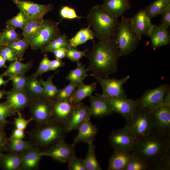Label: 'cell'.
<instances>
[{
  "label": "cell",
  "instance_id": "10",
  "mask_svg": "<svg viewBox=\"0 0 170 170\" xmlns=\"http://www.w3.org/2000/svg\"><path fill=\"white\" fill-rule=\"evenodd\" d=\"M170 85L163 83L153 89H148L143 95L135 100L138 108H142L152 111L162 105L165 96Z\"/></svg>",
  "mask_w": 170,
  "mask_h": 170
},
{
  "label": "cell",
  "instance_id": "35",
  "mask_svg": "<svg viewBox=\"0 0 170 170\" xmlns=\"http://www.w3.org/2000/svg\"><path fill=\"white\" fill-rule=\"evenodd\" d=\"M6 150L9 152L22 153L34 144L22 139H9Z\"/></svg>",
  "mask_w": 170,
  "mask_h": 170
},
{
  "label": "cell",
  "instance_id": "58",
  "mask_svg": "<svg viewBox=\"0 0 170 170\" xmlns=\"http://www.w3.org/2000/svg\"><path fill=\"white\" fill-rule=\"evenodd\" d=\"M4 76L2 74H0V88L2 85L6 86L11 80L10 77H9V78L6 80H4L3 79Z\"/></svg>",
  "mask_w": 170,
  "mask_h": 170
},
{
  "label": "cell",
  "instance_id": "39",
  "mask_svg": "<svg viewBox=\"0 0 170 170\" xmlns=\"http://www.w3.org/2000/svg\"><path fill=\"white\" fill-rule=\"evenodd\" d=\"M149 166L147 162L133 152L125 170H146Z\"/></svg>",
  "mask_w": 170,
  "mask_h": 170
},
{
  "label": "cell",
  "instance_id": "40",
  "mask_svg": "<svg viewBox=\"0 0 170 170\" xmlns=\"http://www.w3.org/2000/svg\"><path fill=\"white\" fill-rule=\"evenodd\" d=\"M29 19L24 12L20 11L16 15L8 20L6 24L7 25L15 29L18 28L23 30L26 26Z\"/></svg>",
  "mask_w": 170,
  "mask_h": 170
},
{
  "label": "cell",
  "instance_id": "6",
  "mask_svg": "<svg viewBox=\"0 0 170 170\" xmlns=\"http://www.w3.org/2000/svg\"><path fill=\"white\" fill-rule=\"evenodd\" d=\"M66 133L64 126L52 120L33 131L30 137L34 145L47 147L64 139Z\"/></svg>",
  "mask_w": 170,
  "mask_h": 170
},
{
  "label": "cell",
  "instance_id": "38",
  "mask_svg": "<svg viewBox=\"0 0 170 170\" xmlns=\"http://www.w3.org/2000/svg\"><path fill=\"white\" fill-rule=\"evenodd\" d=\"M30 45L29 39L23 38L13 42L5 43V46L12 49L17 52L20 61L23 59V57L26 51Z\"/></svg>",
  "mask_w": 170,
  "mask_h": 170
},
{
  "label": "cell",
  "instance_id": "60",
  "mask_svg": "<svg viewBox=\"0 0 170 170\" xmlns=\"http://www.w3.org/2000/svg\"><path fill=\"white\" fill-rule=\"evenodd\" d=\"M5 43L4 41L1 33L0 32V47L1 46H5Z\"/></svg>",
  "mask_w": 170,
  "mask_h": 170
},
{
  "label": "cell",
  "instance_id": "4",
  "mask_svg": "<svg viewBox=\"0 0 170 170\" xmlns=\"http://www.w3.org/2000/svg\"><path fill=\"white\" fill-rule=\"evenodd\" d=\"M125 127L131 132L137 140L157 132L151 111L144 108H138L133 115L126 119Z\"/></svg>",
  "mask_w": 170,
  "mask_h": 170
},
{
  "label": "cell",
  "instance_id": "54",
  "mask_svg": "<svg viewBox=\"0 0 170 170\" xmlns=\"http://www.w3.org/2000/svg\"><path fill=\"white\" fill-rule=\"evenodd\" d=\"M67 48H59L54 51L52 53L56 59L62 60L66 57Z\"/></svg>",
  "mask_w": 170,
  "mask_h": 170
},
{
  "label": "cell",
  "instance_id": "59",
  "mask_svg": "<svg viewBox=\"0 0 170 170\" xmlns=\"http://www.w3.org/2000/svg\"><path fill=\"white\" fill-rule=\"evenodd\" d=\"M6 61L3 57L0 54V68H7V66L6 65Z\"/></svg>",
  "mask_w": 170,
  "mask_h": 170
},
{
  "label": "cell",
  "instance_id": "41",
  "mask_svg": "<svg viewBox=\"0 0 170 170\" xmlns=\"http://www.w3.org/2000/svg\"><path fill=\"white\" fill-rule=\"evenodd\" d=\"M79 83L70 81L67 86L62 89H59L55 98L56 101L68 100L77 88Z\"/></svg>",
  "mask_w": 170,
  "mask_h": 170
},
{
  "label": "cell",
  "instance_id": "56",
  "mask_svg": "<svg viewBox=\"0 0 170 170\" xmlns=\"http://www.w3.org/2000/svg\"><path fill=\"white\" fill-rule=\"evenodd\" d=\"M8 140L5 133L0 129V145L6 148L8 143Z\"/></svg>",
  "mask_w": 170,
  "mask_h": 170
},
{
  "label": "cell",
  "instance_id": "19",
  "mask_svg": "<svg viewBox=\"0 0 170 170\" xmlns=\"http://www.w3.org/2000/svg\"><path fill=\"white\" fill-rule=\"evenodd\" d=\"M146 14L144 9H141L130 19L132 26L135 31L142 36H150L153 25Z\"/></svg>",
  "mask_w": 170,
  "mask_h": 170
},
{
  "label": "cell",
  "instance_id": "9",
  "mask_svg": "<svg viewBox=\"0 0 170 170\" xmlns=\"http://www.w3.org/2000/svg\"><path fill=\"white\" fill-rule=\"evenodd\" d=\"M109 139L110 145L114 150L129 152L134 150L137 139L126 127L112 131Z\"/></svg>",
  "mask_w": 170,
  "mask_h": 170
},
{
  "label": "cell",
  "instance_id": "50",
  "mask_svg": "<svg viewBox=\"0 0 170 170\" xmlns=\"http://www.w3.org/2000/svg\"><path fill=\"white\" fill-rule=\"evenodd\" d=\"M67 163L69 170H87L83 158H77L75 156Z\"/></svg>",
  "mask_w": 170,
  "mask_h": 170
},
{
  "label": "cell",
  "instance_id": "53",
  "mask_svg": "<svg viewBox=\"0 0 170 170\" xmlns=\"http://www.w3.org/2000/svg\"><path fill=\"white\" fill-rule=\"evenodd\" d=\"M65 63L62 60L56 59L50 61L48 71L56 70L58 69L64 67Z\"/></svg>",
  "mask_w": 170,
  "mask_h": 170
},
{
  "label": "cell",
  "instance_id": "36",
  "mask_svg": "<svg viewBox=\"0 0 170 170\" xmlns=\"http://www.w3.org/2000/svg\"><path fill=\"white\" fill-rule=\"evenodd\" d=\"M88 145L87 155L84 159L87 170H102L95 155V146L93 143Z\"/></svg>",
  "mask_w": 170,
  "mask_h": 170
},
{
  "label": "cell",
  "instance_id": "12",
  "mask_svg": "<svg viewBox=\"0 0 170 170\" xmlns=\"http://www.w3.org/2000/svg\"><path fill=\"white\" fill-rule=\"evenodd\" d=\"M75 145L69 144L65 139L62 140L52 145L44 151H41L42 156H46L60 163H68L75 156Z\"/></svg>",
  "mask_w": 170,
  "mask_h": 170
},
{
  "label": "cell",
  "instance_id": "47",
  "mask_svg": "<svg viewBox=\"0 0 170 170\" xmlns=\"http://www.w3.org/2000/svg\"><path fill=\"white\" fill-rule=\"evenodd\" d=\"M14 113L7 104L5 102L0 103V123L4 125L7 122V118L12 116Z\"/></svg>",
  "mask_w": 170,
  "mask_h": 170
},
{
  "label": "cell",
  "instance_id": "8",
  "mask_svg": "<svg viewBox=\"0 0 170 170\" xmlns=\"http://www.w3.org/2000/svg\"><path fill=\"white\" fill-rule=\"evenodd\" d=\"M54 100L47 96L32 100L29 106L30 112L38 127L52 120L51 111Z\"/></svg>",
  "mask_w": 170,
  "mask_h": 170
},
{
  "label": "cell",
  "instance_id": "2",
  "mask_svg": "<svg viewBox=\"0 0 170 170\" xmlns=\"http://www.w3.org/2000/svg\"><path fill=\"white\" fill-rule=\"evenodd\" d=\"M170 149V136L157 132L136 140L133 152L147 162L149 165L162 158Z\"/></svg>",
  "mask_w": 170,
  "mask_h": 170
},
{
  "label": "cell",
  "instance_id": "61",
  "mask_svg": "<svg viewBox=\"0 0 170 170\" xmlns=\"http://www.w3.org/2000/svg\"><path fill=\"white\" fill-rule=\"evenodd\" d=\"M7 92L4 90L1 91L0 90V99L3 98V96L6 95Z\"/></svg>",
  "mask_w": 170,
  "mask_h": 170
},
{
  "label": "cell",
  "instance_id": "43",
  "mask_svg": "<svg viewBox=\"0 0 170 170\" xmlns=\"http://www.w3.org/2000/svg\"><path fill=\"white\" fill-rule=\"evenodd\" d=\"M170 150L168 151L162 158L149 165L148 170H170Z\"/></svg>",
  "mask_w": 170,
  "mask_h": 170
},
{
  "label": "cell",
  "instance_id": "51",
  "mask_svg": "<svg viewBox=\"0 0 170 170\" xmlns=\"http://www.w3.org/2000/svg\"><path fill=\"white\" fill-rule=\"evenodd\" d=\"M19 113H18V117L14 118V123L16 128L24 130L33 119L32 117L29 119H26L22 117Z\"/></svg>",
  "mask_w": 170,
  "mask_h": 170
},
{
  "label": "cell",
  "instance_id": "57",
  "mask_svg": "<svg viewBox=\"0 0 170 170\" xmlns=\"http://www.w3.org/2000/svg\"><path fill=\"white\" fill-rule=\"evenodd\" d=\"M163 105L170 107V87L166 93Z\"/></svg>",
  "mask_w": 170,
  "mask_h": 170
},
{
  "label": "cell",
  "instance_id": "15",
  "mask_svg": "<svg viewBox=\"0 0 170 170\" xmlns=\"http://www.w3.org/2000/svg\"><path fill=\"white\" fill-rule=\"evenodd\" d=\"M6 96L5 102L15 113L29 107L33 100L25 91L14 88L7 92Z\"/></svg>",
  "mask_w": 170,
  "mask_h": 170
},
{
  "label": "cell",
  "instance_id": "30",
  "mask_svg": "<svg viewBox=\"0 0 170 170\" xmlns=\"http://www.w3.org/2000/svg\"><path fill=\"white\" fill-rule=\"evenodd\" d=\"M44 20L43 18L29 19L23 30V37L30 39L37 36L42 29Z\"/></svg>",
  "mask_w": 170,
  "mask_h": 170
},
{
  "label": "cell",
  "instance_id": "13",
  "mask_svg": "<svg viewBox=\"0 0 170 170\" xmlns=\"http://www.w3.org/2000/svg\"><path fill=\"white\" fill-rule=\"evenodd\" d=\"M89 97L90 117L102 118L114 113L110 100L107 97L96 94Z\"/></svg>",
  "mask_w": 170,
  "mask_h": 170
},
{
  "label": "cell",
  "instance_id": "46",
  "mask_svg": "<svg viewBox=\"0 0 170 170\" xmlns=\"http://www.w3.org/2000/svg\"><path fill=\"white\" fill-rule=\"evenodd\" d=\"M59 15L62 19L71 20L84 17L78 16L74 8L66 5L61 7L59 11Z\"/></svg>",
  "mask_w": 170,
  "mask_h": 170
},
{
  "label": "cell",
  "instance_id": "52",
  "mask_svg": "<svg viewBox=\"0 0 170 170\" xmlns=\"http://www.w3.org/2000/svg\"><path fill=\"white\" fill-rule=\"evenodd\" d=\"M161 24L168 28L170 25V6L168 7L161 14Z\"/></svg>",
  "mask_w": 170,
  "mask_h": 170
},
{
  "label": "cell",
  "instance_id": "34",
  "mask_svg": "<svg viewBox=\"0 0 170 170\" xmlns=\"http://www.w3.org/2000/svg\"><path fill=\"white\" fill-rule=\"evenodd\" d=\"M67 37V36L65 33L61 34L56 39L41 48L40 49L41 53H52L55 50L59 48H68L69 45Z\"/></svg>",
  "mask_w": 170,
  "mask_h": 170
},
{
  "label": "cell",
  "instance_id": "49",
  "mask_svg": "<svg viewBox=\"0 0 170 170\" xmlns=\"http://www.w3.org/2000/svg\"><path fill=\"white\" fill-rule=\"evenodd\" d=\"M0 54L6 61L11 62L19 59V55L16 51L6 46L0 47Z\"/></svg>",
  "mask_w": 170,
  "mask_h": 170
},
{
  "label": "cell",
  "instance_id": "29",
  "mask_svg": "<svg viewBox=\"0 0 170 170\" xmlns=\"http://www.w3.org/2000/svg\"><path fill=\"white\" fill-rule=\"evenodd\" d=\"M88 25L86 28L80 29L72 38L68 39L69 46L76 48L79 45L86 43L89 40H91L95 42L94 33Z\"/></svg>",
  "mask_w": 170,
  "mask_h": 170
},
{
  "label": "cell",
  "instance_id": "23",
  "mask_svg": "<svg viewBox=\"0 0 170 170\" xmlns=\"http://www.w3.org/2000/svg\"><path fill=\"white\" fill-rule=\"evenodd\" d=\"M168 28L162 24L153 25L149 36L153 49L169 44L170 36Z\"/></svg>",
  "mask_w": 170,
  "mask_h": 170
},
{
  "label": "cell",
  "instance_id": "42",
  "mask_svg": "<svg viewBox=\"0 0 170 170\" xmlns=\"http://www.w3.org/2000/svg\"><path fill=\"white\" fill-rule=\"evenodd\" d=\"M31 76H26L25 74L19 73L10 77L13 88L25 91Z\"/></svg>",
  "mask_w": 170,
  "mask_h": 170
},
{
  "label": "cell",
  "instance_id": "31",
  "mask_svg": "<svg viewBox=\"0 0 170 170\" xmlns=\"http://www.w3.org/2000/svg\"><path fill=\"white\" fill-rule=\"evenodd\" d=\"M169 6L170 0H156L144 9L146 15L151 19L161 14Z\"/></svg>",
  "mask_w": 170,
  "mask_h": 170
},
{
  "label": "cell",
  "instance_id": "17",
  "mask_svg": "<svg viewBox=\"0 0 170 170\" xmlns=\"http://www.w3.org/2000/svg\"><path fill=\"white\" fill-rule=\"evenodd\" d=\"M90 118L89 106L82 102L76 105L71 116L64 125L66 133L78 130L84 122Z\"/></svg>",
  "mask_w": 170,
  "mask_h": 170
},
{
  "label": "cell",
  "instance_id": "1",
  "mask_svg": "<svg viewBox=\"0 0 170 170\" xmlns=\"http://www.w3.org/2000/svg\"><path fill=\"white\" fill-rule=\"evenodd\" d=\"M89 63L87 69L92 76L108 77L118 70V61L121 57L117 43L113 38L94 42L86 53Z\"/></svg>",
  "mask_w": 170,
  "mask_h": 170
},
{
  "label": "cell",
  "instance_id": "44",
  "mask_svg": "<svg viewBox=\"0 0 170 170\" xmlns=\"http://www.w3.org/2000/svg\"><path fill=\"white\" fill-rule=\"evenodd\" d=\"M67 49L66 57L71 61L76 63L79 61V60L83 57H86V53L89 50L88 48H87L83 51H80L76 48L71 46H68Z\"/></svg>",
  "mask_w": 170,
  "mask_h": 170
},
{
  "label": "cell",
  "instance_id": "25",
  "mask_svg": "<svg viewBox=\"0 0 170 170\" xmlns=\"http://www.w3.org/2000/svg\"><path fill=\"white\" fill-rule=\"evenodd\" d=\"M131 153L114 150L109 161L108 170H125L130 159Z\"/></svg>",
  "mask_w": 170,
  "mask_h": 170
},
{
  "label": "cell",
  "instance_id": "20",
  "mask_svg": "<svg viewBox=\"0 0 170 170\" xmlns=\"http://www.w3.org/2000/svg\"><path fill=\"white\" fill-rule=\"evenodd\" d=\"M114 113L121 115L126 119L131 117L138 108L135 100L128 99L108 98Z\"/></svg>",
  "mask_w": 170,
  "mask_h": 170
},
{
  "label": "cell",
  "instance_id": "21",
  "mask_svg": "<svg viewBox=\"0 0 170 170\" xmlns=\"http://www.w3.org/2000/svg\"><path fill=\"white\" fill-rule=\"evenodd\" d=\"M90 117L87 118L79 128L78 133L74 138L72 143L84 142L88 144H93L98 133L96 126L92 123Z\"/></svg>",
  "mask_w": 170,
  "mask_h": 170
},
{
  "label": "cell",
  "instance_id": "18",
  "mask_svg": "<svg viewBox=\"0 0 170 170\" xmlns=\"http://www.w3.org/2000/svg\"><path fill=\"white\" fill-rule=\"evenodd\" d=\"M151 111L157 132L163 135L170 136V107L162 105Z\"/></svg>",
  "mask_w": 170,
  "mask_h": 170
},
{
  "label": "cell",
  "instance_id": "32",
  "mask_svg": "<svg viewBox=\"0 0 170 170\" xmlns=\"http://www.w3.org/2000/svg\"><path fill=\"white\" fill-rule=\"evenodd\" d=\"M25 91L32 99L47 96L44 90L37 78L31 75Z\"/></svg>",
  "mask_w": 170,
  "mask_h": 170
},
{
  "label": "cell",
  "instance_id": "45",
  "mask_svg": "<svg viewBox=\"0 0 170 170\" xmlns=\"http://www.w3.org/2000/svg\"><path fill=\"white\" fill-rule=\"evenodd\" d=\"M15 29L7 25L1 33L5 43L13 42L21 39L20 35L17 33Z\"/></svg>",
  "mask_w": 170,
  "mask_h": 170
},
{
  "label": "cell",
  "instance_id": "5",
  "mask_svg": "<svg viewBox=\"0 0 170 170\" xmlns=\"http://www.w3.org/2000/svg\"><path fill=\"white\" fill-rule=\"evenodd\" d=\"M121 17L115 36L121 57L128 55L136 50L142 38L133 28L130 18L123 15Z\"/></svg>",
  "mask_w": 170,
  "mask_h": 170
},
{
  "label": "cell",
  "instance_id": "27",
  "mask_svg": "<svg viewBox=\"0 0 170 170\" xmlns=\"http://www.w3.org/2000/svg\"><path fill=\"white\" fill-rule=\"evenodd\" d=\"M21 154L9 152L0 154V167L5 170H20Z\"/></svg>",
  "mask_w": 170,
  "mask_h": 170
},
{
  "label": "cell",
  "instance_id": "16",
  "mask_svg": "<svg viewBox=\"0 0 170 170\" xmlns=\"http://www.w3.org/2000/svg\"><path fill=\"white\" fill-rule=\"evenodd\" d=\"M76 105H73L68 99L54 100L51 111L52 120L64 126L72 114Z\"/></svg>",
  "mask_w": 170,
  "mask_h": 170
},
{
  "label": "cell",
  "instance_id": "14",
  "mask_svg": "<svg viewBox=\"0 0 170 170\" xmlns=\"http://www.w3.org/2000/svg\"><path fill=\"white\" fill-rule=\"evenodd\" d=\"M20 10L23 11L29 19L42 18L54 8L51 4L43 5L28 0H13Z\"/></svg>",
  "mask_w": 170,
  "mask_h": 170
},
{
  "label": "cell",
  "instance_id": "26",
  "mask_svg": "<svg viewBox=\"0 0 170 170\" xmlns=\"http://www.w3.org/2000/svg\"><path fill=\"white\" fill-rule=\"evenodd\" d=\"M96 84L95 82L89 85L85 84L83 82H81L68 100L73 105H76L86 97L92 95L96 90Z\"/></svg>",
  "mask_w": 170,
  "mask_h": 170
},
{
  "label": "cell",
  "instance_id": "11",
  "mask_svg": "<svg viewBox=\"0 0 170 170\" xmlns=\"http://www.w3.org/2000/svg\"><path fill=\"white\" fill-rule=\"evenodd\" d=\"M93 77L101 87L102 94L109 98L124 99L127 98L123 88V85L130 78L128 75L120 79L115 77L103 78L95 76Z\"/></svg>",
  "mask_w": 170,
  "mask_h": 170
},
{
  "label": "cell",
  "instance_id": "63",
  "mask_svg": "<svg viewBox=\"0 0 170 170\" xmlns=\"http://www.w3.org/2000/svg\"><path fill=\"white\" fill-rule=\"evenodd\" d=\"M3 126L4 125L3 124L0 123V129H2Z\"/></svg>",
  "mask_w": 170,
  "mask_h": 170
},
{
  "label": "cell",
  "instance_id": "3",
  "mask_svg": "<svg viewBox=\"0 0 170 170\" xmlns=\"http://www.w3.org/2000/svg\"><path fill=\"white\" fill-rule=\"evenodd\" d=\"M86 17L99 41L115 37L119 23L118 18L108 13L102 4L92 7Z\"/></svg>",
  "mask_w": 170,
  "mask_h": 170
},
{
  "label": "cell",
  "instance_id": "7",
  "mask_svg": "<svg viewBox=\"0 0 170 170\" xmlns=\"http://www.w3.org/2000/svg\"><path fill=\"white\" fill-rule=\"evenodd\" d=\"M60 21L57 22L48 19H44L42 27L38 34L28 39L31 48L34 50L40 49L59 37L61 34L58 28Z\"/></svg>",
  "mask_w": 170,
  "mask_h": 170
},
{
  "label": "cell",
  "instance_id": "24",
  "mask_svg": "<svg viewBox=\"0 0 170 170\" xmlns=\"http://www.w3.org/2000/svg\"><path fill=\"white\" fill-rule=\"evenodd\" d=\"M102 4L108 13L117 18L122 15L130 6L129 0H104Z\"/></svg>",
  "mask_w": 170,
  "mask_h": 170
},
{
  "label": "cell",
  "instance_id": "55",
  "mask_svg": "<svg viewBox=\"0 0 170 170\" xmlns=\"http://www.w3.org/2000/svg\"><path fill=\"white\" fill-rule=\"evenodd\" d=\"M24 137V130L16 128L13 131L9 139H23Z\"/></svg>",
  "mask_w": 170,
  "mask_h": 170
},
{
  "label": "cell",
  "instance_id": "48",
  "mask_svg": "<svg viewBox=\"0 0 170 170\" xmlns=\"http://www.w3.org/2000/svg\"><path fill=\"white\" fill-rule=\"evenodd\" d=\"M50 61L48 54H44L43 57L40 62L37 70L31 76L37 78L43 74L48 71Z\"/></svg>",
  "mask_w": 170,
  "mask_h": 170
},
{
  "label": "cell",
  "instance_id": "28",
  "mask_svg": "<svg viewBox=\"0 0 170 170\" xmlns=\"http://www.w3.org/2000/svg\"><path fill=\"white\" fill-rule=\"evenodd\" d=\"M32 65V60L26 63H22L19 60L11 61L2 74L4 76L10 77L18 74H25L31 69Z\"/></svg>",
  "mask_w": 170,
  "mask_h": 170
},
{
  "label": "cell",
  "instance_id": "22",
  "mask_svg": "<svg viewBox=\"0 0 170 170\" xmlns=\"http://www.w3.org/2000/svg\"><path fill=\"white\" fill-rule=\"evenodd\" d=\"M38 146L34 145L21 154L20 170H30L38 166L41 158Z\"/></svg>",
  "mask_w": 170,
  "mask_h": 170
},
{
  "label": "cell",
  "instance_id": "62",
  "mask_svg": "<svg viewBox=\"0 0 170 170\" xmlns=\"http://www.w3.org/2000/svg\"><path fill=\"white\" fill-rule=\"evenodd\" d=\"M6 150H7L6 147L0 145V154L3 153Z\"/></svg>",
  "mask_w": 170,
  "mask_h": 170
},
{
  "label": "cell",
  "instance_id": "37",
  "mask_svg": "<svg viewBox=\"0 0 170 170\" xmlns=\"http://www.w3.org/2000/svg\"><path fill=\"white\" fill-rule=\"evenodd\" d=\"M59 71L55 72L53 75L48 76L46 80H44L42 78L38 79L44 90L46 96L53 100H54L60 89L53 83L52 79L54 75Z\"/></svg>",
  "mask_w": 170,
  "mask_h": 170
},
{
  "label": "cell",
  "instance_id": "33",
  "mask_svg": "<svg viewBox=\"0 0 170 170\" xmlns=\"http://www.w3.org/2000/svg\"><path fill=\"white\" fill-rule=\"evenodd\" d=\"M77 67L70 71L65 79L70 81L80 83L85 79L88 76V69L85 68L86 65L79 61L77 62Z\"/></svg>",
  "mask_w": 170,
  "mask_h": 170
}]
</instances>
